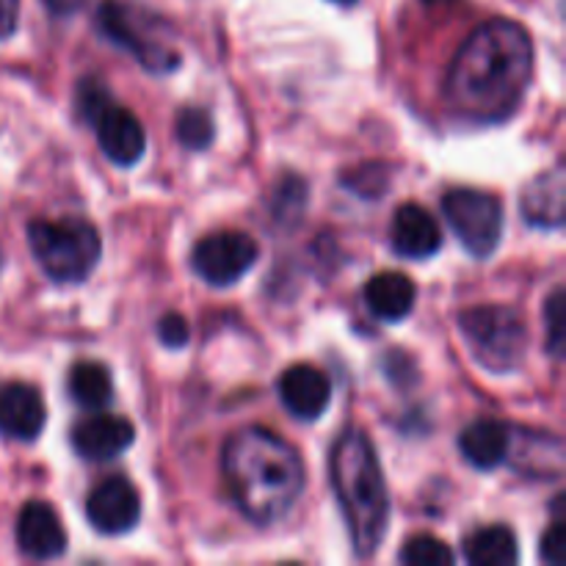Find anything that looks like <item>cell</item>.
I'll use <instances>...</instances> for the list:
<instances>
[{
  "label": "cell",
  "instance_id": "cell-9",
  "mask_svg": "<svg viewBox=\"0 0 566 566\" xmlns=\"http://www.w3.org/2000/svg\"><path fill=\"white\" fill-rule=\"evenodd\" d=\"M258 243L252 235L238 230L213 232L205 235L193 247L191 265L199 280H205L213 287L235 285L254 263H258Z\"/></svg>",
  "mask_w": 566,
  "mask_h": 566
},
{
  "label": "cell",
  "instance_id": "cell-14",
  "mask_svg": "<svg viewBox=\"0 0 566 566\" xmlns=\"http://www.w3.org/2000/svg\"><path fill=\"white\" fill-rule=\"evenodd\" d=\"M136 440V429L130 420L119 415H94L72 429V448L86 462H111Z\"/></svg>",
  "mask_w": 566,
  "mask_h": 566
},
{
  "label": "cell",
  "instance_id": "cell-22",
  "mask_svg": "<svg viewBox=\"0 0 566 566\" xmlns=\"http://www.w3.org/2000/svg\"><path fill=\"white\" fill-rule=\"evenodd\" d=\"M177 138L188 149H205L213 142V119L205 108H186L177 116Z\"/></svg>",
  "mask_w": 566,
  "mask_h": 566
},
{
  "label": "cell",
  "instance_id": "cell-26",
  "mask_svg": "<svg viewBox=\"0 0 566 566\" xmlns=\"http://www.w3.org/2000/svg\"><path fill=\"white\" fill-rule=\"evenodd\" d=\"M20 20V0H0V39L11 36Z\"/></svg>",
  "mask_w": 566,
  "mask_h": 566
},
{
  "label": "cell",
  "instance_id": "cell-19",
  "mask_svg": "<svg viewBox=\"0 0 566 566\" xmlns=\"http://www.w3.org/2000/svg\"><path fill=\"white\" fill-rule=\"evenodd\" d=\"M464 556L475 566H512L520 562L517 536L506 525H486L464 539Z\"/></svg>",
  "mask_w": 566,
  "mask_h": 566
},
{
  "label": "cell",
  "instance_id": "cell-6",
  "mask_svg": "<svg viewBox=\"0 0 566 566\" xmlns=\"http://www.w3.org/2000/svg\"><path fill=\"white\" fill-rule=\"evenodd\" d=\"M77 111L94 127L99 149L111 164L133 166L142 160L144 149H147L142 122L136 119L133 111L116 105L103 81L86 77L77 83Z\"/></svg>",
  "mask_w": 566,
  "mask_h": 566
},
{
  "label": "cell",
  "instance_id": "cell-11",
  "mask_svg": "<svg viewBox=\"0 0 566 566\" xmlns=\"http://www.w3.org/2000/svg\"><path fill=\"white\" fill-rule=\"evenodd\" d=\"M276 392L287 412L296 420H318L329 409L332 381L315 365H291L276 381Z\"/></svg>",
  "mask_w": 566,
  "mask_h": 566
},
{
  "label": "cell",
  "instance_id": "cell-3",
  "mask_svg": "<svg viewBox=\"0 0 566 566\" xmlns=\"http://www.w3.org/2000/svg\"><path fill=\"white\" fill-rule=\"evenodd\" d=\"M332 486L346 517L354 553L368 558L379 551L390 520V492L370 437L359 429H346L332 446Z\"/></svg>",
  "mask_w": 566,
  "mask_h": 566
},
{
  "label": "cell",
  "instance_id": "cell-20",
  "mask_svg": "<svg viewBox=\"0 0 566 566\" xmlns=\"http://www.w3.org/2000/svg\"><path fill=\"white\" fill-rule=\"evenodd\" d=\"M70 396L83 409H103L114 401V379L103 363L83 359L70 370Z\"/></svg>",
  "mask_w": 566,
  "mask_h": 566
},
{
  "label": "cell",
  "instance_id": "cell-24",
  "mask_svg": "<svg viewBox=\"0 0 566 566\" xmlns=\"http://www.w3.org/2000/svg\"><path fill=\"white\" fill-rule=\"evenodd\" d=\"M542 558H545V564L551 566H562L564 558H566V523L564 517L558 514L556 523L547 528V534L542 536Z\"/></svg>",
  "mask_w": 566,
  "mask_h": 566
},
{
  "label": "cell",
  "instance_id": "cell-5",
  "mask_svg": "<svg viewBox=\"0 0 566 566\" xmlns=\"http://www.w3.org/2000/svg\"><path fill=\"white\" fill-rule=\"evenodd\" d=\"M459 329L473 357L492 374L514 370L525 357L528 326L520 310L506 304H481L459 315Z\"/></svg>",
  "mask_w": 566,
  "mask_h": 566
},
{
  "label": "cell",
  "instance_id": "cell-27",
  "mask_svg": "<svg viewBox=\"0 0 566 566\" xmlns=\"http://www.w3.org/2000/svg\"><path fill=\"white\" fill-rule=\"evenodd\" d=\"M42 3L48 6V9L53 11V14L70 17V14H75L77 9H81L83 0H42Z\"/></svg>",
  "mask_w": 566,
  "mask_h": 566
},
{
  "label": "cell",
  "instance_id": "cell-1",
  "mask_svg": "<svg viewBox=\"0 0 566 566\" xmlns=\"http://www.w3.org/2000/svg\"><path fill=\"white\" fill-rule=\"evenodd\" d=\"M534 72V42L514 20H486L459 48L448 70L446 97L453 114L495 125L520 108Z\"/></svg>",
  "mask_w": 566,
  "mask_h": 566
},
{
  "label": "cell",
  "instance_id": "cell-12",
  "mask_svg": "<svg viewBox=\"0 0 566 566\" xmlns=\"http://www.w3.org/2000/svg\"><path fill=\"white\" fill-rule=\"evenodd\" d=\"M48 423L42 392L28 381L0 387V434L17 442H33Z\"/></svg>",
  "mask_w": 566,
  "mask_h": 566
},
{
  "label": "cell",
  "instance_id": "cell-7",
  "mask_svg": "<svg viewBox=\"0 0 566 566\" xmlns=\"http://www.w3.org/2000/svg\"><path fill=\"white\" fill-rule=\"evenodd\" d=\"M97 25L105 36L122 50L133 55L149 72H171L180 64V53L158 36L153 17H144L142 11L122 6L116 0H105L97 9Z\"/></svg>",
  "mask_w": 566,
  "mask_h": 566
},
{
  "label": "cell",
  "instance_id": "cell-18",
  "mask_svg": "<svg viewBox=\"0 0 566 566\" xmlns=\"http://www.w3.org/2000/svg\"><path fill=\"white\" fill-rule=\"evenodd\" d=\"M415 298H418V287L401 271H381L365 285V304L370 315L390 324H398L412 313Z\"/></svg>",
  "mask_w": 566,
  "mask_h": 566
},
{
  "label": "cell",
  "instance_id": "cell-10",
  "mask_svg": "<svg viewBox=\"0 0 566 566\" xmlns=\"http://www.w3.org/2000/svg\"><path fill=\"white\" fill-rule=\"evenodd\" d=\"M86 517L99 534L108 536L127 534L136 528L138 517H142V497H138L133 481L125 475H111V479L99 481L86 501Z\"/></svg>",
  "mask_w": 566,
  "mask_h": 566
},
{
  "label": "cell",
  "instance_id": "cell-2",
  "mask_svg": "<svg viewBox=\"0 0 566 566\" xmlns=\"http://www.w3.org/2000/svg\"><path fill=\"white\" fill-rule=\"evenodd\" d=\"M221 468L235 506L258 525L285 517L304 492L302 457L269 429L238 431L227 442Z\"/></svg>",
  "mask_w": 566,
  "mask_h": 566
},
{
  "label": "cell",
  "instance_id": "cell-28",
  "mask_svg": "<svg viewBox=\"0 0 566 566\" xmlns=\"http://www.w3.org/2000/svg\"><path fill=\"white\" fill-rule=\"evenodd\" d=\"M332 3H340V6H354L357 0H332Z\"/></svg>",
  "mask_w": 566,
  "mask_h": 566
},
{
  "label": "cell",
  "instance_id": "cell-23",
  "mask_svg": "<svg viewBox=\"0 0 566 566\" xmlns=\"http://www.w3.org/2000/svg\"><path fill=\"white\" fill-rule=\"evenodd\" d=\"M545 329H547V352L556 359L564 357L566 343V302L564 287H556L545 302Z\"/></svg>",
  "mask_w": 566,
  "mask_h": 566
},
{
  "label": "cell",
  "instance_id": "cell-17",
  "mask_svg": "<svg viewBox=\"0 0 566 566\" xmlns=\"http://www.w3.org/2000/svg\"><path fill=\"white\" fill-rule=\"evenodd\" d=\"M564 169L556 166V169L534 177L525 186L523 197H520V208H523V216L534 227L558 230L564 224Z\"/></svg>",
  "mask_w": 566,
  "mask_h": 566
},
{
  "label": "cell",
  "instance_id": "cell-13",
  "mask_svg": "<svg viewBox=\"0 0 566 566\" xmlns=\"http://www.w3.org/2000/svg\"><path fill=\"white\" fill-rule=\"evenodd\" d=\"M17 545L36 562H50L66 551V531L55 509L44 501H31L17 517Z\"/></svg>",
  "mask_w": 566,
  "mask_h": 566
},
{
  "label": "cell",
  "instance_id": "cell-21",
  "mask_svg": "<svg viewBox=\"0 0 566 566\" xmlns=\"http://www.w3.org/2000/svg\"><path fill=\"white\" fill-rule=\"evenodd\" d=\"M398 558L409 566H448L457 562L451 547L431 534H418L412 539H407V545L401 547V556Z\"/></svg>",
  "mask_w": 566,
  "mask_h": 566
},
{
  "label": "cell",
  "instance_id": "cell-4",
  "mask_svg": "<svg viewBox=\"0 0 566 566\" xmlns=\"http://www.w3.org/2000/svg\"><path fill=\"white\" fill-rule=\"evenodd\" d=\"M28 243L44 274L61 285L86 280L103 254L97 227L83 216L31 221Z\"/></svg>",
  "mask_w": 566,
  "mask_h": 566
},
{
  "label": "cell",
  "instance_id": "cell-15",
  "mask_svg": "<svg viewBox=\"0 0 566 566\" xmlns=\"http://www.w3.org/2000/svg\"><path fill=\"white\" fill-rule=\"evenodd\" d=\"M392 252L407 260L434 258L442 249V232L434 216L418 202H407L396 210L390 227Z\"/></svg>",
  "mask_w": 566,
  "mask_h": 566
},
{
  "label": "cell",
  "instance_id": "cell-8",
  "mask_svg": "<svg viewBox=\"0 0 566 566\" xmlns=\"http://www.w3.org/2000/svg\"><path fill=\"white\" fill-rule=\"evenodd\" d=\"M442 213L473 258L486 260L503 235V202L479 188H453L442 197Z\"/></svg>",
  "mask_w": 566,
  "mask_h": 566
},
{
  "label": "cell",
  "instance_id": "cell-16",
  "mask_svg": "<svg viewBox=\"0 0 566 566\" xmlns=\"http://www.w3.org/2000/svg\"><path fill=\"white\" fill-rule=\"evenodd\" d=\"M512 429L501 420H475L459 437V451L468 459L473 468L479 470H495L512 453Z\"/></svg>",
  "mask_w": 566,
  "mask_h": 566
},
{
  "label": "cell",
  "instance_id": "cell-25",
  "mask_svg": "<svg viewBox=\"0 0 566 566\" xmlns=\"http://www.w3.org/2000/svg\"><path fill=\"white\" fill-rule=\"evenodd\" d=\"M188 335H191V332H188V324H186V318H182V315L169 313V315H164V318L158 321V337H160V343H164V346H169V348L186 346Z\"/></svg>",
  "mask_w": 566,
  "mask_h": 566
}]
</instances>
